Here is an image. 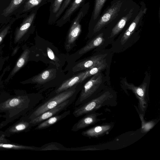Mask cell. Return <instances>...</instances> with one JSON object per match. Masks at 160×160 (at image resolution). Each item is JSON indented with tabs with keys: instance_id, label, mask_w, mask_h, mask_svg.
I'll return each instance as SVG.
<instances>
[{
	"instance_id": "7c38bea8",
	"label": "cell",
	"mask_w": 160,
	"mask_h": 160,
	"mask_svg": "<svg viewBox=\"0 0 160 160\" xmlns=\"http://www.w3.org/2000/svg\"><path fill=\"white\" fill-rule=\"evenodd\" d=\"M39 8H36L32 10L30 13L24 20L20 26L18 28L15 36V42L18 41L32 25L36 18Z\"/></svg>"
},
{
	"instance_id": "44dd1931",
	"label": "cell",
	"mask_w": 160,
	"mask_h": 160,
	"mask_svg": "<svg viewBox=\"0 0 160 160\" xmlns=\"http://www.w3.org/2000/svg\"><path fill=\"white\" fill-rule=\"evenodd\" d=\"M54 72V69L46 70L34 77L32 79V81L39 84L44 83L51 79Z\"/></svg>"
},
{
	"instance_id": "9a60e30c",
	"label": "cell",
	"mask_w": 160,
	"mask_h": 160,
	"mask_svg": "<svg viewBox=\"0 0 160 160\" xmlns=\"http://www.w3.org/2000/svg\"><path fill=\"white\" fill-rule=\"evenodd\" d=\"M110 125H104L93 127L82 132V135L89 138H97L107 133L111 129Z\"/></svg>"
},
{
	"instance_id": "277c9868",
	"label": "cell",
	"mask_w": 160,
	"mask_h": 160,
	"mask_svg": "<svg viewBox=\"0 0 160 160\" xmlns=\"http://www.w3.org/2000/svg\"><path fill=\"white\" fill-rule=\"evenodd\" d=\"M90 4L89 2L85 3L81 8L77 16L72 21L67 36L65 47L69 49L71 45L80 34L82 27L81 22L89 11Z\"/></svg>"
},
{
	"instance_id": "d6a6232c",
	"label": "cell",
	"mask_w": 160,
	"mask_h": 160,
	"mask_svg": "<svg viewBox=\"0 0 160 160\" xmlns=\"http://www.w3.org/2000/svg\"></svg>"
},
{
	"instance_id": "6da1fadb",
	"label": "cell",
	"mask_w": 160,
	"mask_h": 160,
	"mask_svg": "<svg viewBox=\"0 0 160 160\" xmlns=\"http://www.w3.org/2000/svg\"><path fill=\"white\" fill-rule=\"evenodd\" d=\"M135 2L133 0H112L91 30L92 34L103 30L108 33Z\"/></svg>"
},
{
	"instance_id": "ba28073f",
	"label": "cell",
	"mask_w": 160,
	"mask_h": 160,
	"mask_svg": "<svg viewBox=\"0 0 160 160\" xmlns=\"http://www.w3.org/2000/svg\"><path fill=\"white\" fill-rule=\"evenodd\" d=\"M76 96L67 100L57 106L42 113L37 117L30 120V122L33 126L38 125L43 121L55 115L58 114L60 112L67 108L74 101Z\"/></svg>"
},
{
	"instance_id": "f1b7e54d",
	"label": "cell",
	"mask_w": 160,
	"mask_h": 160,
	"mask_svg": "<svg viewBox=\"0 0 160 160\" xmlns=\"http://www.w3.org/2000/svg\"><path fill=\"white\" fill-rule=\"evenodd\" d=\"M72 0H64L59 10L56 15L53 21V24L60 18L65 10L70 4Z\"/></svg>"
},
{
	"instance_id": "52a82bcc",
	"label": "cell",
	"mask_w": 160,
	"mask_h": 160,
	"mask_svg": "<svg viewBox=\"0 0 160 160\" xmlns=\"http://www.w3.org/2000/svg\"><path fill=\"white\" fill-rule=\"evenodd\" d=\"M110 96V93L107 92L99 97L79 105L74 109L72 112L73 115L78 118L88 113L95 112L101 107L102 104L108 99Z\"/></svg>"
},
{
	"instance_id": "2e32d148",
	"label": "cell",
	"mask_w": 160,
	"mask_h": 160,
	"mask_svg": "<svg viewBox=\"0 0 160 160\" xmlns=\"http://www.w3.org/2000/svg\"><path fill=\"white\" fill-rule=\"evenodd\" d=\"M108 38L105 33L103 31H102L97 34L90 42L80 50L79 54H83L93 49L98 47L103 43L105 38Z\"/></svg>"
},
{
	"instance_id": "d6986e66",
	"label": "cell",
	"mask_w": 160,
	"mask_h": 160,
	"mask_svg": "<svg viewBox=\"0 0 160 160\" xmlns=\"http://www.w3.org/2000/svg\"><path fill=\"white\" fill-rule=\"evenodd\" d=\"M64 0H48V2L50 3L49 8L50 15L48 20L49 24H53L54 18L59 10Z\"/></svg>"
},
{
	"instance_id": "ffe728a7",
	"label": "cell",
	"mask_w": 160,
	"mask_h": 160,
	"mask_svg": "<svg viewBox=\"0 0 160 160\" xmlns=\"http://www.w3.org/2000/svg\"><path fill=\"white\" fill-rule=\"evenodd\" d=\"M29 53L30 51L28 49L25 50L23 52L17 62L15 67L8 78V80L10 79L23 66L28 59Z\"/></svg>"
},
{
	"instance_id": "4316f807",
	"label": "cell",
	"mask_w": 160,
	"mask_h": 160,
	"mask_svg": "<svg viewBox=\"0 0 160 160\" xmlns=\"http://www.w3.org/2000/svg\"><path fill=\"white\" fill-rule=\"evenodd\" d=\"M30 121L29 122H23L18 123L10 129V132H19L26 130L31 126H33V124L30 122Z\"/></svg>"
},
{
	"instance_id": "7a4b0ae2",
	"label": "cell",
	"mask_w": 160,
	"mask_h": 160,
	"mask_svg": "<svg viewBox=\"0 0 160 160\" xmlns=\"http://www.w3.org/2000/svg\"><path fill=\"white\" fill-rule=\"evenodd\" d=\"M140 5V9L138 14L130 23L122 31L116 41L118 46H119L121 50L125 49L126 47L128 48L129 42L130 43V40L138 39L139 36L143 17L147 10L144 2L141 1Z\"/></svg>"
},
{
	"instance_id": "e0dca14e",
	"label": "cell",
	"mask_w": 160,
	"mask_h": 160,
	"mask_svg": "<svg viewBox=\"0 0 160 160\" xmlns=\"http://www.w3.org/2000/svg\"><path fill=\"white\" fill-rule=\"evenodd\" d=\"M70 113V111H65L60 114L53 116L38 124L35 129L41 130L48 128L65 118Z\"/></svg>"
},
{
	"instance_id": "8fae6325",
	"label": "cell",
	"mask_w": 160,
	"mask_h": 160,
	"mask_svg": "<svg viewBox=\"0 0 160 160\" xmlns=\"http://www.w3.org/2000/svg\"><path fill=\"white\" fill-rule=\"evenodd\" d=\"M107 54H99L91 57L77 63L73 68L74 72L87 70L105 60Z\"/></svg>"
},
{
	"instance_id": "484cf974",
	"label": "cell",
	"mask_w": 160,
	"mask_h": 160,
	"mask_svg": "<svg viewBox=\"0 0 160 160\" xmlns=\"http://www.w3.org/2000/svg\"><path fill=\"white\" fill-rule=\"evenodd\" d=\"M69 148H66L59 143L52 142L47 143L40 147L39 151L48 150L69 151Z\"/></svg>"
},
{
	"instance_id": "5b68a950",
	"label": "cell",
	"mask_w": 160,
	"mask_h": 160,
	"mask_svg": "<svg viewBox=\"0 0 160 160\" xmlns=\"http://www.w3.org/2000/svg\"><path fill=\"white\" fill-rule=\"evenodd\" d=\"M102 81V77L100 72L93 75L82 87L75 102V106H78L91 100V97L98 88Z\"/></svg>"
},
{
	"instance_id": "603a6c76",
	"label": "cell",
	"mask_w": 160,
	"mask_h": 160,
	"mask_svg": "<svg viewBox=\"0 0 160 160\" xmlns=\"http://www.w3.org/2000/svg\"><path fill=\"white\" fill-rule=\"evenodd\" d=\"M48 0H28L25 2L23 12L29 11L36 8H39L48 2Z\"/></svg>"
},
{
	"instance_id": "d4e9b609",
	"label": "cell",
	"mask_w": 160,
	"mask_h": 160,
	"mask_svg": "<svg viewBox=\"0 0 160 160\" xmlns=\"http://www.w3.org/2000/svg\"><path fill=\"white\" fill-rule=\"evenodd\" d=\"M0 148L26 149L37 151H39L40 150V147L6 143H0Z\"/></svg>"
},
{
	"instance_id": "ac0fdd59",
	"label": "cell",
	"mask_w": 160,
	"mask_h": 160,
	"mask_svg": "<svg viewBox=\"0 0 160 160\" xmlns=\"http://www.w3.org/2000/svg\"><path fill=\"white\" fill-rule=\"evenodd\" d=\"M107 0H95L90 20L89 27L91 30L99 19L101 11Z\"/></svg>"
},
{
	"instance_id": "3957f363",
	"label": "cell",
	"mask_w": 160,
	"mask_h": 160,
	"mask_svg": "<svg viewBox=\"0 0 160 160\" xmlns=\"http://www.w3.org/2000/svg\"><path fill=\"white\" fill-rule=\"evenodd\" d=\"M76 86L75 85L69 89L47 98L33 110L29 118V119L31 120L65 101L77 96L80 89L77 88Z\"/></svg>"
},
{
	"instance_id": "83f0119b",
	"label": "cell",
	"mask_w": 160,
	"mask_h": 160,
	"mask_svg": "<svg viewBox=\"0 0 160 160\" xmlns=\"http://www.w3.org/2000/svg\"><path fill=\"white\" fill-rule=\"evenodd\" d=\"M141 122V131L143 133L147 132L152 129L155 125V122L153 121H146L143 118V115L139 114Z\"/></svg>"
},
{
	"instance_id": "30bf717a",
	"label": "cell",
	"mask_w": 160,
	"mask_h": 160,
	"mask_svg": "<svg viewBox=\"0 0 160 160\" xmlns=\"http://www.w3.org/2000/svg\"><path fill=\"white\" fill-rule=\"evenodd\" d=\"M124 82L127 89L132 90L138 99L141 110L144 111L147 105L145 97L147 83L144 82L140 85L136 86L133 84L127 82L126 81H124Z\"/></svg>"
},
{
	"instance_id": "4dcf8cb0",
	"label": "cell",
	"mask_w": 160,
	"mask_h": 160,
	"mask_svg": "<svg viewBox=\"0 0 160 160\" xmlns=\"http://www.w3.org/2000/svg\"><path fill=\"white\" fill-rule=\"evenodd\" d=\"M47 52L49 58L51 60L56 61V57L52 51L49 48H47Z\"/></svg>"
},
{
	"instance_id": "f546056e",
	"label": "cell",
	"mask_w": 160,
	"mask_h": 160,
	"mask_svg": "<svg viewBox=\"0 0 160 160\" xmlns=\"http://www.w3.org/2000/svg\"><path fill=\"white\" fill-rule=\"evenodd\" d=\"M11 26V24H9L5 27L0 33V42L7 34Z\"/></svg>"
},
{
	"instance_id": "7402d4cb",
	"label": "cell",
	"mask_w": 160,
	"mask_h": 160,
	"mask_svg": "<svg viewBox=\"0 0 160 160\" xmlns=\"http://www.w3.org/2000/svg\"><path fill=\"white\" fill-rule=\"evenodd\" d=\"M106 66L107 64L105 60L99 64L86 70L85 74L81 79L80 82H83L87 78L100 72L106 68Z\"/></svg>"
},
{
	"instance_id": "cb8c5ba5",
	"label": "cell",
	"mask_w": 160,
	"mask_h": 160,
	"mask_svg": "<svg viewBox=\"0 0 160 160\" xmlns=\"http://www.w3.org/2000/svg\"><path fill=\"white\" fill-rule=\"evenodd\" d=\"M27 0H11L8 6L3 11L2 15L7 17L12 13Z\"/></svg>"
},
{
	"instance_id": "1f68e13d",
	"label": "cell",
	"mask_w": 160,
	"mask_h": 160,
	"mask_svg": "<svg viewBox=\"0 0 160 160\" xmlns=\"http://www.w3.org/2000/svg\"><path fill=\"white\" fill-rule=\"evenodd\" d=\"M8 141L2 136H0V143H7Z\"/></svg>"
},
{
	"instance_id": "9c48e42d",
	"label": "cell",
	"mask_w": 160,
	"mask_h": 160,
	"mask_svg": "<svg viewBox=\"0 0 160 160\" xmlns=\"http://www.w3.org/2000/svg\"><path fill=\"white\" fill-rule=\"evenodd\" d=\"M86 0H72L70 4L64 12L63 14L55 22L56 25L61 27L69 22L72 15L80 7L85 3Z\"/></svg>"
},
{
	"instance_id": "5bb4252c",
	"label": "cell",
	"mask_w": 160,
	"mask_h": 160,
	"mask_svg": "<svg viewBox=\"0 0 160 160\" xmlns=\"http://www.w3.org/2000/svg\"><path fill=\"white\" fill-rule=\"evenodd\" d=\"M85 72V71L81 72L64 82L53 92L51 93L48 98H50L57 94L69 89L76 84L80 83L81 79L84 75Z\"/></svg>"
},
{
	"instance_id": "8992f818",
	"label": "cell",
	"mask_w": 160,
	"mask_h": 160,
	"mask_svg": "<svg viewBox=\"0 0 160 160\" xmlns=\"http://www.w3.org/2000/svg\"><path fill=\"white\" fill-rule=\"evenodd\" d=\"M140 5L136 2L129 10L118 21L108 33V39H112L120 33L129 25L138 14Z\"/></svg>"
},
{
	"instance_id": "4fadbf2b",
	"label": "cell",
	"mask_w": 160,
	"mask_h": 160,
	"mask_svg": "<svg viewBox=\"0 0 160 160\" xmlns=\"http://www.w3.org/2000/svg\"><path fill=\"white\" fill-rule=\"evenodd\" d=\"M99 115V113L95 112L86 114L83 117L73 125L71 130L73 132H77L95 124L100 120L97 118L98 116Z\"/></svg>"
}]
</instances>
